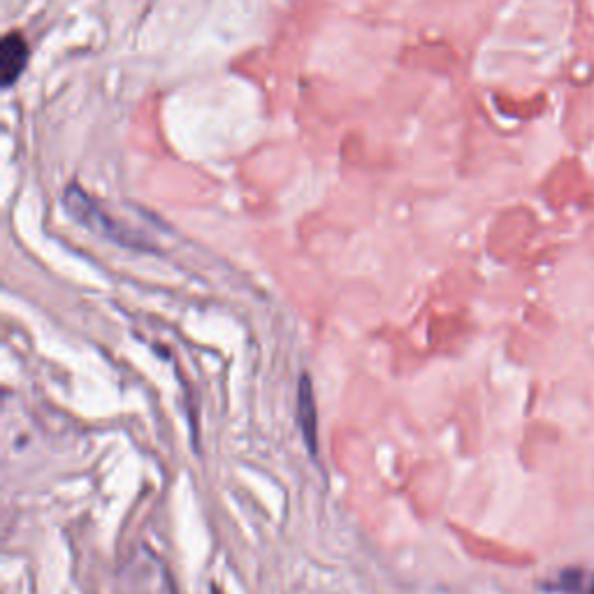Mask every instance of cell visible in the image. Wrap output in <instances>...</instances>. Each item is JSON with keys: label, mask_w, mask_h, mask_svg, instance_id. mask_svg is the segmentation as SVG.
<instances>
[{"label": "cell", "mask_w": 594, "mask_h": 594, "mask_svg": "<svg viewBox=\"0 0 594 594\" xmlns=\"http://www.w3.org/2000/svg\"><path fill=\"white\" fill-rule=\"evenodd\" d=\"M63 204L74 221H80L84 228H89L100 238H105L125 249H142V251L153 249L151 242H147L142 235H138V232H133L131 228H125L117 219H112L80 184L68 187L63 195Z\"/></svg>", "instance_id": "cell-1"}, {"label": "cell", "mask_w": 594, "mask_h": 594, "mask_svg": "<svg viewBox=\"0 0 594 594\" xmlns=\"http://www.w3.org/2000/svg\"><path fill=\"white\" fill-rule=\"evenodd\" d=\"M298 425L304 439V446L316 460L319 457V409H316V397H314L312 379H309V374L300 379V389H298Z\"/></svg>", "instance_id": "cell-2"}, {"label": "cell", "mask_w": 594, "mask_h": 594, "mask_svg": "<svg viewBox=\"0 0 594 594\" xmlns=\"http://www.w3.org/2000/svg\"><path fill=\"white\" fill-rule=\"evenodd\" d=\"M29 63V44H26L23 36L10 33L3 38L0 44V77H3V87L10 89Z\"/></svg>", "instance_id": "cell-3"}, {"label": "cell", "mask_w": 594, "mask_h": 594, "mask_svg": "<svg viewBox=\"0 0 594 594\" xmlns=\"http://www.w3.org/2000/svg\"><path fill=\"white\" fill-rule=\"evenodd\" d=\"M560 587L572 594H594V572H566Z\"/></svg>", "instance_id": "cell-4"}, {"label": "cell", "mask_w": 594, "mask_h": 594, "mask_svg": "<svg viewBox=\"0 0 594 594\" xmlns=\"http://www.w3.org/2000/svg\"><path fill=\"white\" fill-rule=\"evenodd\" d=\"M214 594H219V592H214Z\"/></svg>", "instance_id": "cell-5"}]
</instances>
